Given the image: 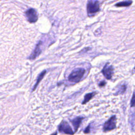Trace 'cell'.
I'll return each instance as SVG.
<instances>
[{
	"mask_svg": "<svg viewBox=\"0 0 135 135\" xmlns=\"http://www.w3.org/2000/svg\"><path fill=\"white\" fill-rule=\"evenodd\" d=\"M134 69H135V66H134Z\"/></svg>",
	"mask_w": 135,
	"mask_h": 135,
	"instance_id": "e0dca14e",
	"label": "cell"
},
{
	"mask_svg": "<svg viewBox=\"0 0 135 135\" xmlns=\"http://www.w3.org/2000/svg\"><path fill=\"white\" fill-rule=\"evenodd\" d=\"M58 130L60 132L66 134L73 135L74 134V131H73L69 124L64 120L61 121L59 124L58 126Z\"/></svg>",
	"mask_w": 135,
	"mask_h": 135,
	"instance_id": "277c9868",
	"label": "cell"
},
{
	"mask_svg": "<svg viewBox=\"0 0 135 135\" xmlns=\"http://www.w3.org/2000/svg\"><path fill=\"white\" fill-rule=\"evenodd\" d=\"M96 94H97L96 92H91V93L86 94L84 96V100L82 103V104H84L88 102H89Z\"/></svg>",
	"mask_w": 135,
	"mask_h": 135,
	"instance_id": "9c48e42d",
	"label": "cell"
},
{
	"mask_svg": "<svg viewBox=\"0 0 135 135\" xmlns=\"http://www.w3.org/2000/svg\"><path fill=\"white\" fill-rule=\"evenodd\" d=\"M84 133H85V134H87V133H90V124H89L86 127V128L85 129V130H84Z\"/></svg>",
	"mask_w": 135,
	"mask_h": 135,
	"instance_id": "5bb4252c",
	"label": "cell"
},
{
	"mask_svg": "<svg viewBox=\"0 0 135 135\" xmlns=\"http://www.w3.org/2000/svg\"><path fill=\"white\" fill-rule=\"evenodd\" d=\"M127 89V86L126 85L123 84L121 85L118 89V90L116 91V92L114 93V95H120L121 94L124 93V92L126 91Z\"/></svg>",
	"mask_w": 135,
	"mask_h": 135,
	"instance_id": "8fae6325",
	"label": "cell"
},
{
	"mask_svg": "<svg viewBox=\"0 0 135 135\" xmlns=\"http://www.w3.org/2000/svg\"><path fill=\"white\" fill-rule=\"evenodd\" d=\"M85 70L83 68H77L73 70L68 77V80L72 82L77 83L82 78Z\"/></svg>",
	"mask_w": 135,
	"mask_h": 135,
	"instance_id": "6da1fadb",
	"label": "cell"
},
{
	"mask_svg": "<svg viewBox=\"0 0 135 135\" xmlns=\"http://www.w3.org/2000/svg\"><path fill=\"white\" fill-rule=\"evenodd\" d=\"M50 135H57V131H56V132H55L52 133V134H50Z\"/></svg>",
	"mask_w": 135,
	"mask_h": 135,
	"instance_id": "2e32d148",
	"label": "cell"
},
{
	"mask_svg": "<svg viewBox=\"0 0 135 135\" xmlns=\"http://www.w3.org/2000/svg\"><path fill=\"white\" fill-rule=\"evenodd\" d=\"M106 84V82L105 81H102L99 83V86L100 87H103Z\"/></svg>",
	"mask_w": 135,
	"mask_h": 135,
	"instance_id": "9a60e30c",
	"label": "cell"
},
{
	"mask_svg": "<svg viewBox=\"0 0 135 135\" xmlns=\"http://www.w3.org/2000/svg\"><path fill=\"white\" fill-rule=\"evenodd\" d=\"M45 72H46V71H43V72L41 73V74L38 76V79H37V82H36V84H35V86H34V88H33V90H34L35 89L37 85H38V83L40 82V81L42 80V79L43 78L44 74H45Z\"/></svg>",
	"mask_w": 135,
	"mask_h": 135,
	"instance_id": "7c38bea8",
	"label": "cell"
},
{
	"mask_svg": "<svg viewBox=\"0 0 135 135\" xmlns=\"http://www.w3.org/2000/svg\"><path fill=\"white\" fill-rule=\"evenodd\" d=\"M117 118L115 115H112L110 118L107 121L103 127V131L104 132H107L111 131L116 128Z\"/></svg>",
	"mask_w": 135,
	"mask_h": 135,
	"instance_id": "3957f363",
	"label": "cell"
},
{
	"mask_svg": "<svg viewBox=\"0 0 135 135\" xmlns=\"http://www.w3.org/2000/svg\"><path fill=\"white\" fill-rule=\"evenodd\" d=\"M86 9L88 16H93L100 11L99 2L98 1H89L86 5Z\"/></svg>",
	"mask_w": 135,
	"mask_h": 135,
	"instance_id": "7a4b0ae2",
	"label": "cell"
},
{
	"mask_svg": "<svg viewBox=\"0 0 135 135\" xmlns=\"http://www.w3.org/2000/svg\"><path fill=\"white\" fill-rule=\"evenodd\" d=\"M132 3V1H125L117 3L115 4L116 7H128L130 6Z\"/></svg>",
	"mask_w": 135,
	"mask_h": 135,
	"instance_id": "30bf717a",
	"label": "cell"
},
{
	"mask_svg": "<svg viewBox=\"0 0 135 135\" xmlns=\"http://www.w3.org/2000/svg\"><path fill=\"white\" fill-rule=\"evenodd\" d=\"M101 73L105 79L107 80H111L114 73V68L112 65L109 64V63H107L103 68Z\"/></svg>",
	"mask_w": 135,
	"mask_h": 135,
	"instance_id": "5b68a950",
	"label": "cell"
},
{
	"mask_svg": "<svg viewBox=\"0 0 135 135\" xmlns=\"http://www.w3.org/2000/svg\"><path fill=\"white\" fill-rule=\"evenodd\" d=\"M130 106L131 107H135V89L134 90L133 95L130 101Z\"/></svg>",
	"mask_w": 135,
	"mask_h": 135,
	"instance_id": "4fadbf2b",
	"label": "cell"
},
{
	"mask_svg": "<svg viewBox=\"0 0 135 135\" xmlns=\"http://www.w3.org/2000/svg\"><path fill=\"white\" fill-rule=\"evenodd\" d=\"M84 118L82 117H76L75 118L71 120L70 121L71 122V123L72 124L73 127H74V132H76L77 130H78L80 124L81 123L82 120H83Z\"/></svg>",
	"mask_w": 135,
	"mask_h": 135,
	"instance_id": "52a82bcc",
	"label": "cell"
},
{
	"mask_svg": "<svg viewBox=\"0 0 135 135\" xmlns=\"http://www.w3.org/2000/svg\"><path fill=\"white\" fill-rule=\"evenodd\" d=\"M41 42H40V43H38V44L36 45L33 53L31 54V56L30 57L31 59H34L41 53V50L40 48V44H41Z\"/></svg>",
	"mask_w": 135,
	"mask_h": 135,
	"instance_id": "ba28073f",
	"label": "cell"
},
{
	"mask_svg": "<svg viewBox=\"0 0 135 135\" xmlns=\"http://www.w3.org/2000/svg\"><path fill=\"white\" fill-rule=\"evenodd\" d=\"M25 15L28 21L30 23H34L37 20V15L36 12L33 8H30L25 12Z\"/></svg>",
	"mask_w": 135,
	"mask_h": 135,
	"instance_id": "8992f818",
	"label": "cell"
}]
</instances>
